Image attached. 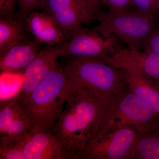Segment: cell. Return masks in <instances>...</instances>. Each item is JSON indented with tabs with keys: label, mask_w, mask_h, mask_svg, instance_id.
<instances>
[{
	"label": "cell",
	"mask_w": 159,
	"mask_h": 159,
	"mask_svg": "<svg viewBox=\"0 0 159 159\" xmlns=\"http://www.w3.org/2000/svg\"><path fill=\"white\" fill-rule=\"evenodd\" d=\"M103 108L90 91L69 90L65 108L51 132L70 152L73 159L77 151L97 134Z\"/></svg>",
	"instance_id": "obj_1"
},
{
	"label": "cell",
	"mask_w": 159,
	"mask_h": 159,
	"mask_svg": "<svg viewBox=\"0 0 159 159\" xmlns=\"http://www.w3.org/2000/svg\"><path fill=\"white\" fill-rule=\"evenodd\" d=\"M68 92L66 72L57 65L34 89L18 97L33 127L51 131L64 110Z\"/></svg>",
	"instance_id": "obj_2"
},
{
	"label": "cell",
	"mask_w": 159,
	"mask_h": 159,
	"mask_svg": "<svg viewBox=\"0 0 159 159\" xmlns=\"http://www.w3.org/2000/svg\"><path fill=\"white\" fill-rule=\"evenodd\" d=\"M71 57L64 67L69 90L83 89L90 91L105 107L127 85L120 68L98 58Z\"/></svg>",
	"instance_id": "obj_3"
},
{
	"label": "cell",
	"mask_w": 159,
	"mask_h": 159,
	"mask_svg": "<svg viewBox=\"0 0 159 159\" xmlns=\"http://www.w3.org/2000/svg\"><path fill=\"white\" fill-rule=\"evenodd\" d=\"M159 125V115L126 85L103 108L97 134L125 126L134 127L141 134L152 130Z\"/></svg>",
	"instance_id": "obj_4"
},
{
	"label": "cell",
	"mask_w": 159,
	"mask_h": 159,
	"mask_svg": "<svg viewBox=\"0 0 159 159\" xmlns=\"http://www.w3.org/2000/svg\"><path fill=\"white\" fill-rule=\"evenodd\" d=\"M93 28L104 35L119 38L131 50H141L159 22V17L135 9L102 12Z\"/></svg>",
	"instance_id": "obj_5"
},
{
	"label": "cell",
	"mask_w": 159,
	"mask_h": 159,
	"mask_svg": "<svg viewBox=\"0 0 159 159\" xmlns=\"http://www.w3.org/2000/svg\"><path fill=\"white\" fill-rule=\"evenodd\" d=\"M125 44L116 36L81 26L72 30L69 37L57 45L61 56L101 59L125 48Z\"/></svg>",
	"instance_id": "obj_6"
},
{
	"label": "cell",
	"mask_w": 159,
	"mask_h": 159,
	"mask_svg": "<svg viewBox=\"0 0 159 159\" xmlns=\"http://www.w3.org/2000/svg\"><path fill=\"white\" fill-rule=\"evenodd\" d=\"M139 135L131 126L109 129L77 151L75 159H130Z\"/></svg>",
	"instance_id": "obj_7"
},
{
	"label": "cell",
	"mask_w": 159,
	"mask_h": 159,
	"mask_svg": "<svg viewBox=\"0 0 159 159\" xmlns=\"http://www.w3.org/2000/svg\"><path fill=\"white\" fill-rule=\"evenodd\" d=\"M26 159H73L70 152L50 131L31 129L15 142Z\"/></svg>",
	"instance_id": "obj_8"
},
{
	"label": "cell",
	"mask_w": 159,
	"mask_h": 159,
	"mask_svg": "<svg viewBox=\"0 0 159 159\" xmlns=\"http://www.w3.org/2000/svg\"><path fill=\"white\" fill-rule=\"evenodd\" d=\"M41 10L51 15L69 33L83 25H90L97 20L89 9L86 0H44Z\"/></svg>",
	"instance_id": "obj_9"
},
{
	"label": "cell",
	"mask_w": 159,
	"mask_h": 159,
	"mask_svg": "<svg viewBox=\"0 0 159 159\" xmlns=\"http://www.w3.org/2000/svg\"><path fill=\"white\" fill-rule=\"evenodd\" d=\"M116 66H128L138 71L155 88L159 85V55L146 50L128 48L100 59Z\"/></svg>",
	"instance_id": "obj_10"
},
{
	"label": "cell",
	"mask_w": 159,
	"mask_h": 159,
	"mask_svg": "<svg viewBox=\"0 0 159 159\" xmlns=\"http://www.w3.org/2000/svg\"><path fill=\"white\" fill-rule=\"evenodd\" d=\"M32 120L15 97L1 107L0 145L14 144L21 136L33 128Z\"/></svg>",
	"instance_id": "obj_11"
},
{
	"label": "cell",
	"mask_w": 159,
	"mask_h": 159,
	"mask_svg": "<svg viewBox=\"0 0 159 159\" xmlns=\"http://www.w3.org/2000/svg\"><path fill=\"white\" fill-rule=\"evenodd\" d=\"M61 57L57 45H46L40 50L24 71L22 85L19 95H26L34 89L56 66Z\"/></svg>",
	"instance_id": "obj_12"
},
{
	"label": "cell",
	"mask_w": 159,
	"mask_h": 159,
	"mask_svg": "<svg viewBox=\"0 0 159 159\" xmlns=\"http://www.w3.org/2000/svg\"><path fill=\"white\" fill-rule=\"evenodd\" d=\"M25 20L31 34L42 44H58L66 39L70 33L64 31L54 18L43 10L32 11Z\"/></svg>",
	"instance_id": "obj_13"
},
{
	"label": "cell",
	"mask_w": 159,
	"mask_h": 159,
	"mask_svg": "<svg viewBox=\"0 0 159 159\" xmlns=\"http://www.w3.org/2000/svg\"><path fill=\"white\" fill-rule=\"evenodd\" d=\"M42 44L34 38L12 46L0 54V70L5 74L25 71L41 50Z\"/></svg>",
	"instance_id": "obj_14"
},
{
	"label": "cell",
	"mask_w": 159,
	"mask_h": 159,
	"mask_svg": "<svg viewBox=\"0 0 159 159\" xmlns=\"http://www.w3.org/2000/svg\"><path fill=\"white\" fill-rule=\"evenodd\" d=\"M119 68L124 72L129 90L159 115V91L135 69L125 66Z\"/></svg>",
	"instance_id": "obj_15"
},
{
	"label": "cell",
	"mask_w": 159,
	"mask_h": 159,
	"mask_svg": "<svg viewBox=\"0 0 159 159\" xmlns=\"http://www.w3.org/2000/svg\"><path fill=\"white\" fill-rule=\"evenodd\" d=\"M25 20L16 17H0V54L12 46L30 39Z\"/></svg>",
	"instance_id": "obj_16"
},
{
	"label": "cell",
	"mask_w": 159,
	"mask_h": 159,
	"mask_svg": "<svg viewBox=\"0 0 159 159\" xmlns=\"http://www.w3.org/2000/svg\"><path fill=\"white\" fill-rule=\"evenodd\" d=\"M130 159H159V125L139 135Z\"/></svg>",
	"instance_id": "obj_17"
},
{
	"label": "cell",
	"mask_w": 159,
	"mask_h": 159,
	"mask_svg": "<svg viewBox=\"0 0 159 159\" xmlns=\"http://www.w3.org/2000/svg\"><path fill=\"white\" fill-rule=\"evenodd\" d=\"M44 0H18L19 8L16 17L26 20L32 11L42 8Z\"/></svg>",
	"instance_id": "obj_18"
},
{
	"label": "cell",
	"mask_w": 159,
	"mask_h": 159,
	"mask_svg": "<svg viewBox=\"0 0 159 159\" xmlns=\"http://www.w3.org/2000/svg\"><path fill=\"white\" fill-rule=\"evenodd\" d=\"M130 5L137 10L159 17V8L152 0H130Z\"/></svg>",
	"instance_id": "obj_19"
},
{
	"label": "cell",
	"mask_w": 159,
	"mask_h": 159,
	"mask_svg": "<svg viewBox=\"0 0 159 159\" xmlns=\"http://www.w3.org/2000/svg\"><path fill=\"white\" fill-rule=\"evenodd\" d=\"M0 159H26L22 151L14 144L0 145Z\"/></svg>",
	"instance_id": "obj_20"
},
{
	"label": "cell",
	"mask_w": 159,
	"mask_h": 159,
	"mask_svg": "<svg viewBox=\"0 0 159 159\" xmlns=\"http://www.w3.org/2000/svg\"><path fill=\"white\" fill-rule=\"evenodd\" d=\"M142 49L159 55V22L145 41Z\"/></svg>",
	"instance_id": "obj_21"
},
{
	"label": "cell",
	"mask_w": 159,
	"mask_h": 159,
	"mask_svg": "<svg viewBox=\"0 0 159 159\" xmlns=\"http://www.w3.org/2000/svg\"><path fill=\"white\" fill-rule=\"evenodd\" d=\"M103 6L109 9V11H117L129 9L130 0H101Z\"/></svg>",
	"instance_id": "obj_22"
},
{
	"label": "cell",
	"mask_w": 159,
	"mask_h": 159,
	"mask_svg": "<svg viewBox=\"0 0 159 159\" xmlns=\"http://www.w3.org/2000/svg\"><path fill=\"white\" fill-rule=\"evenodd\" d=\"M18 0H0V15L4 17H14V9Z\"/></svg>",
	"instance_id": "obj_23"
},
{
	"label": "cell",
	"mask_w": 159,
	"mask_h": 159,
	"mask_svg": "<svg viewBox=\"0 0 159 159\" xmlns=\"http://www.w3.org/2000/svg\"><path fill=\"white\" fill-rule=\"evenodd\" d=\"M86 1L90 11L97 17L101 11L99 9L100 1L99 0H86Z\"/></svg>",
	"instance_id": "obj_24"
},
{
	"label": "cell",
	"mask_w": 159,
	"mask_h": 159,
	"mask_svg": "<svg viewBox=\"0 0 159 159\" xmlns=\"http://www.w3.org/2000/svg\"><path fill=\"white\" fill-rule=\"evenodd\" d=\"M159 8V0H152Z\"/></svg>",
	"instance_id": "obj_25"
},
{
	"label": "cell",
	"mask_w": 159,
	"mask_h": 159,
	"mask_svg": "<svg viewBox=\"0 0 159 159\" xmlns=\"http://www.w3.org/2000/svg\"><path fill=\"white\" fill-rule=\"evenodd\" d=\"M155 89H156L157 90H158L159 91V85L157 86V87H156Z\"/></svg>",
	"instance_id": "obj_26"
}]
</instances>
